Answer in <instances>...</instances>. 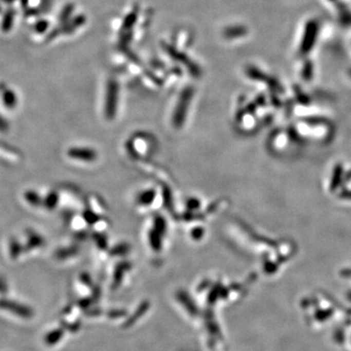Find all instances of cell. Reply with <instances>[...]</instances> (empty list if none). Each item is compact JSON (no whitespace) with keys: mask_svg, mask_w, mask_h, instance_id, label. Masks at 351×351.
Instances as JSON below:
<instances>
[{"mask_svg":"<svg viewBox=\"0 0 351 351\" xmlns=\"http://www.w3.org/2000/svg\"><path fill=\"white\" fill-rule=\"evenodd\" d=\"M160 233H158L156 230H152L150 235L152 246L155 251H159L161 248V242H160Z\"/></svg>","mask_w":351,"mask_h":351,"instance_id":"cell-4","label":"cell"},{"mask_svg":"<svg viewBox=\"0 0 351 351\" xmlns=\"http://www.w3.org/2000/svg\"><path fill=\"white\" fill-rule=\"evenodd\" d=\"M154 191L153 190H149V191H145L144 193H142V196L140 197V202L142 204H144V205H147V204H151L152 202V200L154 199Z\"/></svg>","mask_w":351,"mask_h":351,"instance_id":"cell-5","label":"cell"},{"mask_svg":"<svg viewBox=\"0 0 351 351\" xmlns=\"http://www.w3.org/2000/svg\"><path fill=\"white\" fill-rule=\"evenodd\" d=\"M202 233H203V230L201 228H195L192 231V236H193V238H195V239H199L202 236Z\"/></svg>","mask_w":351,"mask_h":351,"instance_id":"cell-6","label":"cell"},{"mask_svg":"<svg viewBox=\"0 0 351 351\" xmlns=\"http://www.w3.org/2000/svg\"><path fill=\"white\" fill-rule=\"evenodd\" d=\"M115 250H119V251H117V252H116L117 254H118V253H120V252L126 253V252H127V250H128V247H127V245H120V246L116 247V248H115Z\"/></svg>","mask_w":351,"mask_h":351,"instance_id":"cell-7","label":"cell"},{"mask_svg":"<svg viewBox=\"0 0 351 351\" xmlns=\"http://www.w3.org/2000/svg\"><path fill=\"white\" fill-rule=\"evenodd\" d=\"M0 307L12 311V313L16 314L20 317L29 318L32 316V311L29 309V307L25 305H21L17 303H13L9 301H0Z\"/></svg>","mask_w":351,"mask_h":351,"instance_id":"cell-1","label":"cell"},{"mask_svg":"<svg viewBox=\"0 0 351 351\" xmlns=\"http://www.w3.org/2000/svg\"><path fill=\"white\" fill-rule=\"evenodd\" d=\"M71 154L79 159H83L87 161L94 160L96 158V152L90 150H78L71 152Z\"/></svg>","mask_w":351,"mask_h":351,"instance_id":"cell-3","label":"cell"},{"mask_svg":"<svg viewBox=\"0 0 351 351\" xmlns=\"http://www.w3.org/2000/svg\"><path fill=\"white\" fill-rule=\"evenodd\" d=\"M190 93H186L182 96L180 100V104L177 107V110L174 115V125L176 128H180L183 124L184 118H186V113H187V107L190 102Z\"/></svg>","mask_w":351,"mask_h":351,"instance_id":"cell-2","label":"cell"}]
</instances>
